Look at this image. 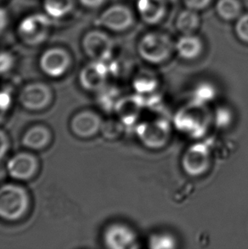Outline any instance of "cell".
Returning <instances> with one entry per match:
<instances>
[{
	"label": "cell",
	"instance_id": "603a6c76",
	"mask_svg": "<svg viewBox=\"0 0 248 249\" xmlns=\"http://www.w3.org/2000/svg\"><path fill=\"white\" fill-rule=\"evenodd\" d=\"M123 125L120 122L116 120H106L103 121L101 126V132L105 138L116 139L121 135L123 132Z\"/></svg>",
	"mask_w": 248,
	"mask_h": 249
},
{
	"label": "cell",
	"instance_id": "ffe728a7",
	"mask_svg": "<svg viewBox=\"0 0 248 249\" xmlns=\"http://www.w3.org/2000/svg\"><path fill=\"white\" fill-rule=\"evenodd\" d=\"M177 27L185 35L192 34L199 27V17L192 10L184 11L178 16Z\"/></svg>",
	"mask_w": 248,
	"mask_h": 249
},
{
	"label": "cell",
	"instance_id": "484cf974",
	"mask_svg": "<svg viewBox=\"0 0 248 249\" xmlns=\"http://www.w3.org/2000/svg\"><path fill=\"white\" fill-rule=\"evenodd\" d=\"M15 62L13 55L9 52L0 53V75L6 73L12 68Z\"/></svg>",
	"mask_w": 248,
	"mask_h": 249
},
{
	"label": "cell",
	"instance_id": "7402d4cb",
	"mask_svg": "<svg viewBox=\"0 0 248 249\" xmlns=\"http://www.w3.org/2000/svg\"><path fill=\"white\" fill-rule=\"evenodd\" d=\"M176 240L168 233H158L151 236L149 246L151 249H168L176 248Z\"/></svg>",
	"mask_w": 248,
	"mask_h": 249
},
{
	"label": "cell",
	"instance_id": "8fae6325",
	"mask_svg": "<svg viewBox=\"0 0 248 249\" xmlns=\"http://www.w3.org/2000/svg\"><path fill=\"white\" fill-rule=\"evenodd\" d=\"M210 164V152L207 145L195 144L188 149L183 157L182 165L190 175L198 176L208 170Z\"/></svg>",
	"mask_w": 248,
	"mask_h": 249
},
{
	"label": "cell",
	"instance_id": "3957f363",
	"mask_svg": "<svg viewBox=\"0 0 248 249\" xmlns=\"http://www.w3.org/2000/svg\"><path fill=\"white\" fill-rule=\"evenodd\" d=\"M210 114L204 104L194 101L178 112L175 123L179 129L188 135L201 136L208 127Z\"/></svg>",
	"mask_w": 248,
	"mask_h": 249
},
{
	"label": "cell",
	"instance_id": "f546056e",
	"mask_svg": "<svg viewBox=\"0 0 248 249\" xmlns=\"http://www.w3.org/2000/svg\"><path fill=\"white\" fill-rule=\"evenodd\" d=\"M10 24V15L5 8L0 6V36L3 35Z\"/></svg>",
	"mask_w": 248,
	"mask_h": 249
},
{
	"label": "cell",
	"instance_id": "e0dca14e",
	"mask_svg": "<svg viewBox=\"0 0 248 249\" xmlns=\"http://www.w3.org/2000/svg\"><path fill=\"white\" fill-rule=\"evenodd\" d=\"M138 9L145 21L155 23L164 14L163 0H139Z\"/></svg>",
	"mask_w": 248,
	"mask_h": 249
},
{
	"label": "cell",
	"instance_id": "83f0119b",
	"mask_svg": "<svg viewBox=\"0 0 248 249\" xmlns=\"http://www.w3.org/2000/svg\"><path fill=\"white\" fill-rule=\"evenodd\" d=\"M10 148V137L6 132L0 128V161L4 159Z\"/></svg>",
	"mask_w": 248,
	"mask_h": 249
},
{
	"label": "cell",
	"instance_id": "5b68a950",
	"mask_svg": "<svg viewBox=\"0 0 248 249\" xmlns=\"http://www.w3.org/2000/svg\"><path fill=\"white\" fill-rule=\"evenodd\" d=\"M18 99L20 104L28 111H42L52 103L53 91L45 83L34 82L22 88Z\"/></svg>",
	"mask_w": 248,
	"mask_h": 249
},
{
	"label": "cell",
	"instance_id": "44dd1931",
	"mask_svg": "<svg viewBox=\"0 0 248 249\" xmlns=\"http://www.w3.org/2000/svg\"><path fill=\"white\" fill-rule=\"evenodd\" d=\"M217 10L225 20H233L241 13V5L237 0H219Z\"/></svg>",
	"mask_w": 248,
	"mask_h": 249
},
{
	"label": "cell",
	"instance_id": "9a60e30c",
	"mask_svg": "<svg viewBox=\"0 0 248 249\" xmlns=\"http://www.w3.org/2000/svg\"><path fill=\"white\" fill-rule=\"evenodd\" d=\"M52 142L51 128L43 124L32 126L25 132L21 142L31 151H42L47 148Z\"/></svg>",
	"mask_w": 248,
	"mask_h": 249
},
{
	"label": "cell",
	"instance_id": "2e32d148",
	"mask_svg": "<svg viewBox=\"0 0 248 249\" xmlns=\"http://www.w3.org/2000/svg\"><path fill=\"white\" fill-rule=\"evenodd\" d=\"M141 102L139 98L127 97L119 99L115 107L118 118L124 124L134 123L141 111Z\"/></svg>",
	"mask_w": 248,
	"mask_h": 249
},
{
	"label": "cell",
	"instance_id": "9c48e42d",
	"mask_svg": "<svg viewBox=\"0 0 248 249\" xmlns=\"http://www.w3.org/2000/svg\"><path fill=\"white\" fill-rule=\"evenodd\" d=\"M102 123L101 116L95 111L84 110L77 112L71 118L70 129L78 138H91L101 132Z\"/></svg>",
	"mask_w": 248,
	"mask_h": 249
},
{
	"label": "cell",
	"instance_id": "5bb4252c",
	"mask_svg": "<svg viewBox=\"0 0 248 249\" xmlns=\"http://www.w3.org/2000/svg\"><path fill=\"white\" fill-rule=\"evenodd\" d=\"M100 24L102 27L114 32H121L129 27L133 21L132 14L127 8L114 5L101 14Z\"/></svg>",
	"mask_w": 248,
	"mask_h": 249
},
{
	"label": "cell",
	"instance_id": "ac0fdd59",
	"mask_svg": "<svg viewBox=\"0 0 248 249\" xmlns=\"http://www.w3.org/2000/svg\"><path fill=\"white\" fill-rule=\"evenodd\" d=\"M176 50L178 54L186 60H193L201 54L202 44L197 37L192 36V34L182 37L176 44Z\"/></svg>",
	"mask_w": 248,
	"mask_h": 249
},
{
	"label": "cell",
	"instance_id": "6da1fadb",
	"mask_svg": "<svg viewBox=\"0 0 248 249\" xmlns=\"http://www.w3.org/2000/svg\"><path fill=\"white\" fill-rule=\"evenodd\" d=\"M30 195L22 185L7 183L0 186V219L16 222L27 214L30 208Z\"/></svg>",
	"mask_w": 248,
	"mask_h": 249
},
{
	"label": "cell",
	"instance_id": "d4e9b609",
	"mask_svg": "<svg viewBox=\"0 0 248 249\" xmlns=\"http://www.w3.org/2000/svg\"><path fill=\"white\" fill-rule=\"evenodd\" d=\"M157 86V80L152 76L142 75L136 78L134 81V87L141 93H145L149 91L154 90Z\"/></svg>",
	"mask_w": 248,
	"mask_h": 249
},
{
	"label": "cell",
	"instance_id": "4fadbf2b",
	"mask_svg": "<svg viewBox=\"0 0 248 249\" xmlns=\"http://www.w3.org/2000/svg\"><path fill=\"white\" fill-rule=\"evenodd\" d=\"M106 77L107 70L104 61H94L81 70L79 83L87 90H101L105 86Z\"/></svg>",
	"mask_w": 248,
	"mask_h": 249
},
{
	"label": "cell",
	"instance_id": "52a82bcc",
	"mask_svg": "<svg viewBox=\"0 0 248 249\" xmlns=\"http://www.w3.org/2000/svg\"><path fill=\"white\" fill-rule=\"evenodd\" d=\"M39 161L28 152H20L12 156L6 164L8 175L17 181H27L37 175Z\"/></svg>",
	"mask_w": 248,
	"mask_h": 249
},
{
	"label": "cell",
	"instance_id": "f1b7e54d",
	"mask_svg": "<svg viewBox=\"0 0 248 249\" xmlns=\"http://www.w3.org/2000/svg\"><path fill=\"white\" fill-rule=\"evenodd\" d=\"M12 103L11 94L6 91H0V112L6 114Z\"/></svg>",
	"mask_w": 248,
	"mask_h": 249
},
{
	"label": "cell",
	"instance_id": "4316f807",
	"mask_svg": "<svg viewBox=\"0 0 248 249\" xmlns=\"http://www.w3.org/2000/svg\"><path fill=\"white\" fill-rule=\"evenodd\" d=\"M236 34L240 39L248 43V15H245L239 19L236 25Z\"/></svg>",
	"mask_w": 248,
	"mask_h": 249
},
{
	"label": "cell",
	"instance_id": "30bf717a",
	"mask_svg": "<svg viewBox=\"0 0 248 249\" xmlns=\"http://www.w3.org/2000/svg\"><path fill=\"white\" fill-rule=\"evenodd\" d=\"M103 240L109 249H125L137 248V235L134 230L122 223L108 226L104 231Z\"/></svg>",
	"mask_w": 248,
	"mask_h": 249
},
{
	"label": "cell",
	"instance_id": "4dcf8cb0",
	"mask_svg": "<svg viewBox=\"0 0 248 249\" xmlns=\"http://www.w3.org/2000/svg\"><path fill=\"white\" fill-rule=\"evenodd\" d=\"M216 122L219 126H225L230 122V114L226 109H219L216 114Z\"/></svg>",
	"mask_w": 248,
	"mask_h": 249
},
{
	"label": "cell",
	"instance_id": "7a4b0ae2",
	"mask_svg": "<svg viewBox=\"0 0 248 249\" xmlns=\"http://www.w3.org/2000/svg\"><path fill=\"white\" fill-rule=\"evenodd\" d=\"M52 32V20L45 13H34L24 17L17 28V37L22 44L36 47L44 44Z\"/></svg>",
	"mask_w": 248,
	"mask_h": 249
},
{
	"label": "cell",
	"instance_id": "1f68e13d",
	"mask_svg": "<svg viewBox=\"0 0 248 249\" xmlns=\"http://www.w3.org/2000/svg\"><path fill=\"white\" fill-rule=\"evenodd\" d=\"M82 6L89 10H95L104 4L106 0H78Z\"/></svg>",
	"mask_w": 248,
	"mask_h": 249
},
{
	"label": "cell",
	"instance_id": "d6986e66",
	"mask_svg": "<svg viewBox=\"0 0 248 249\" xmlns=\"http://www.w3.org/2000/svg\"><path fill=\"white\" fill-rule=\"evenodd\" d=\"M75 0H44V13L51 19H62L73 10Z\"/></svg>",
	"mask_w": 248,
	"mask_h": 249
},
{
	"label": "cell",
	"instance_id": "ba28073f",
	"mask_svg": "<svg viewBox=\"0 0 248 249\" xmlns=\"http://www.w3.org/2000/svg\"><path fill=\"white\" fill-rule=\"evenodd\" d=\"M84 54L95 61H106L111 56L112 42L107 34L92 30L84 35L82 40Z\"/></svg>",
	"mask_w": 248,
	"mask_h": 249
},
{
	"label": "cell",
	"instance_id": "7c38bea8",
	"mask_svg": "<svg viewBox=\"0 0 248 249\" xmlns=\"http://www.w3.org/2000/svg\"><path fill=\"white\" fill-rule=\"evenodd\" d=\"M169 125L163 121L145 123L138 128L141 142L150 148H160L166 144L169 137Z\"/></svg>",
	"mask_w": 248,
	"mask_h": 249
},
{
	"label": "cell",
	"instance_id": "8992f818",
	"mask_svg": "<svg viewBox=\"0 0 248 249\" xmlns=\"http://www.w3.org/2000/svg\"><path fill=\"white\" fill-rule=\"evenodd\" d=\"M172 51L171 40L162 34H148L139 45V52L141 56L151 63H161L168 60Z\"/></svg>",
	"mask_w": 248,
	"mask_h": 249
},
{
	"label": "cell",
	"instance_id": "277c9868",
	"mask_svg": "<svg viewBox=\"0 0 248 249\" xmlns=\"http://www.w3.org/2000/svg\"><path fill=\"white\" fill-rule=\"evenodd\" d=\"M72 63L70 52L62 47H51L42 53L38 66L44 74L52 78H60L67 74Z\"/></svg>",
	"mask_w": 248,
	"mask_h": 249
},
{
	"label": "cell",
	"instance_id": "d6a6232c",
	"mask_svg": "<svg viewBox=\"0 0 248 249\" xmlns=\"http://www.w3.org/2000/svg\"><path fill=\"white\" fill-rule=\"evenodd\" d=\"M211 0H185V3L189 8L193 10H199L207 6Z\"/></svg>",
	"mask_w": 248,
	"mask_h": 249
},
{
	"label": "cell",
	"instance_id": "cb8c5ba5",
	"mask_svg": "<svg viewBox=\"0 0 248 249\" xmlns=\"http://www.w3.org/2000/svg\"><path fill=\"white\" fill-rule=\"evenodd\" d=\"M215 96L214 88L208 84H202L195 91L194 101L204 104Z\"/></svg>",
	"mask_w": 248,
	"mask_h": 249
}]
</instances>
